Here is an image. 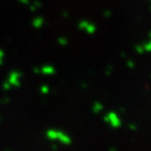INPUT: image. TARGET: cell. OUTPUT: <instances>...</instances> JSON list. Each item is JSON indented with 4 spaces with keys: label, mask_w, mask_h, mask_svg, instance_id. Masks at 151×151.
I'll list each match as a JSON object with an SVG mask.
<instances>
[{
    "label": "cell",
    "mask_w": 151,
    "mask_h": 151,
    "mask_svg": "<svg viewBox=\"0 0 151 151\" xmlns=\"http://www.w3.org/2000/svg\"><path fill=\"white\" fill-rule=\"evenodd\" d=\"M2 63V52H0V64Z\"/></svg>",
    "instance_id": "obj_1"
}]
</instances>
